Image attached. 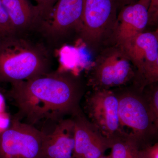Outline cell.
Masks as SVG:
<instances>
[{
  "instance_id": "16",
  "label": "cell",
  "mask_w": 158,
  "mask_h": 158,
  "mask_svg": "<svg viewBox=\"0 0 158 158\" xmlns=\"http://www.w3.org/2000/svg\"><path fill=\"white\" fill-rule=\"evenodd\" d=\"M15 30L2 0H0V34L1 36H8Z\"/></svg>"
},
{
  "instance_id": "8",
  "label": "cell",
  "mask_w": 158,
  "mask_h": 158,
  "mask_svg": "<svg viewBox=\"0 0 158 158\" xmlns=\"http://www.w3.org/2000/svg\"><path fill=\"white\" fill-rule=\"evenodd\" d=\"M118 106L117 94L112 89H92L85 95V116L105 137L110 139L123 133Z\"/></svg>"
},
{
  "instance_id": "13",
  "label": "cell",
  "mask_w": 158,
  "mask_h": 158,
  "mask_svg": "<svg viewBox=\"0 0 158 158\" xmlns=\"http://www.w3.org/2000/svg\"><path fill=\"white\" fill-rule=\"evenodd\" d=\"M111 140L110 158H141L139 154L140 145L127 133H121Z\"/></svg>"
},
{
  "instance_id": "10",
  "label": "cell",
  "mask_w": 158,
  "mask_h": 158,
  "mask_svg": "<svg viewBox=\"0 0 158 158\" xmlns=\"http://www.w3.org/2000/svg\"><path fill=\"white\" fill-rule=\"evenodd\" d=\"M150 0H139L123 6L117 15L110 40L121 45L144 32L148 23Z\"/></svg>"
},
{
  "instance_id": "2",
  "label": "cell",
  "mask_w": 158,
  "mask_h": 158,
  "mask_svg": "<svg viewBox=\"0 0 158 158\" xmlns=\"http://www.w3.org/2000/svg\"><path fill=\"white\" fill-rule=\"evenodd\" d=\"M136 70L119 46L111 45L99 54L88 70L87 85L93 90H110L134 83Z\"/></svg>"
},
{
  "instance_id": "7",
  "label": "cell",
  "mask_w": 158,
  "mask_h": 158,
  "mask_svg": "<svg viewBox=\"0 0 158 158\" xmlns=\"http://www.w3.org/2000/svg\"><path fill=\"white\" fill-rule=\"evenodd\" d=\"M136 70L134 86L140 90L158 82V32H144L119 45Z\"/></svg>"
},
{
  "instance_id": "14",
  "label": "cell",
  "mask_w": 158,
  "mask_h": 158,
  "mask_svg": "<svg viewBox=\"0 0 158 158\" xmlns=\"http://www.w3.org/2000/svg\"><path fill=\"white\" fill-rule=\"evenodd\" d=\"M2 2L15 29L29 24L32 11L27 0H2Z\"/></svg>"
},
{
  "instance_id": "12",
  "label": "cell",
  "mask_w": 158,
  "mask_h": 158,
  "mask_svg": "<svg viewBox=\"0 0 158 158\" xmlns=\"http://www.w3.org/2000/svg\"><path fill=\"white\" fill-rule=\"evenodd\" d=\"M84 0H58L49 29L52 33L62 34L76 28L80 30Z\"/></svg>"
},
{
  "instance_id": "1",
  "label": "cell",
  "mask_w": 158,
  "mask_h": 158,
  "mask_svg": "<svg viewBox=\"0 0 158 158\" xmlns=\"http://www.w3.org/2000/svg\"><path fill=\"white\" fill-rule=\"evenodd\" d=\"M77 76L69 72L46 73L12 83L9 96L18 112L14 117L47 133L67 115L81 110L83 88Z\"/></svg>"
},
{
  "instance_id": "4",
  "label": "cell",
  "mask_w": 158,
  "mask_h": 158,
  "mask_svg": "<svg viewBox=\"0 0 158 158\" xmlns=\"http://www.w3.org/2000/svg\"><path fill=\"white\" fill-rule=\"evenodd\" d=\"M116 92L118 113L122 131L130 130L128 135L142 147L156 134L158 128L153 123L141 91L135 86Z\"/></svg>"
},
{
  "instance_id": "21",
  "label": "cell",
  "mask_w": 158,
  "mask_h": 158,
  "mask_svg": "<svg viewBox=\"0 0 158 158\" xmlns=\"http://www.w3.org/2000/svg\"><path fill=\"white\" fill-rule=\"evenodd\" d=\"M6 109V102L4 96L0 93V113L5 112Z\"/></svg>"
},
{
  "instance_id": "15",
  "label": "cell",
  "mask_w": 158,
  "mask_h": 158,
  "mask_svg": "<svg viewBox=\"0 0 158 158\" xmlns=\"http://www.w3.org/2000/svg\"><path fill=\"white\" fill-rule=\"evenodd\" d=\"M153 123L158 127V82L144 87L141 91Z\"/></svg>"
},
{
  "instance_id": "22",
  "label": "cell",
  "mask_w": 158,
  "mask_h": 158,
  "mask_svg": "<svg viewBox=\"0 0 158 158\" xmlns=\"http://www.w3.org/2000/svg\"><path fill=\"white\" fill-rule=\"evenodd\" d=\"M99 158H111L110 156H104V155L103 156H102L101 157Z\"/></svg>"
},
{
  "instance_id": "3",
  "label": "cell",
  "mask_w": 158,
  "mask_h": 158,
  "mask_svg": "<svg viewBox=\"0 0 158 158\" xmlns=\"http://www.w3.org/2000/svg\"><path fill=\"white\" fill-rule=\"evenodd\" d=\"M47 73L39 51L22 40L0 42V81H27Z\"/></svg>"
},
{
  "instance_id": "9",
  "label": "cell",
  "mask_w": 158,
  "mask_h": 158,
  "mask_svg": "<svg viewBox=\"0 0 158 158\" xmlns=\"http://www.w3.org/2000/svg\"><path fill=\"white\" fill-rule=\"evenodd\" d=\"M74 122V158H99L110 149L111 140L105 137L83 113L72 116Z\"/></svg>"
},
{
  "instance_id": "23",
  "label": "cell",
  "mask_w": 158,
  "mask_h": 158,
  "mask_svg": "<svg viewBox=\"0 0 158 158\" xmlns=\"http://www.w3.org/2000/svg\"><path fill=\"white\" fill-rule=\"evenodd\" d=\"M1 34H0V36H1Z\"/></svg>"
},
{
  "instance_id": "20",
  "label": "cell",
  "mask_w": 158,
  "mask_h": 158,
  "mask_svg": "<svg viewBox=\"0 0 158 158\" xmlns=\"http://www.w3.org/2000/svg\"><path fill=\"white\" fill-rule=\"evenodd\" d=\"M114 1L117 4L118 7L121 6L122 8L123 6L135 2L134 0H114Z\"/></svg>"
},
{
  "instance_id": "6",
  "label": "cell",
  "mask_w": 158,
  "mask_h": 158,
  "mask_svg": "<svg viewBox=\"0 0 158 158\" xmlns=\"http://www.w3.org/2000/svg\"><path fill=\"white\" fill-rule=\"evenodd\" d=\"M46 134L13 116L10 127L0 134V158H46Z\"/></svg>"
},
{
  "instance_id": "11",
  "label": "cell",
  "mask_w": 158,
  "mask_h": 158,
  "mask_svg": "<svg viewBox=\"0 0 158 158\" xmlns=\"http://www.w3.org/2000/svg\"><path fill=\"white\" fill-rule=\"evenodd\" d=\"M46 134V158H74V122L72 117L57 123Z\"/></svg>"
},
{
  "instance_id": "19",
  "label": "cell",
  "mask_w": 158,
  "mask_h": 158,
  "mask_svg": "<svg viewBox=\"0 0 158 158\" xmlns=\"http://www.w3.org/2000/svg\"><path fill=\"white\" fill-rule=\"evenodd\" d=\"M11 121L10 116L6 111L0 113V134L10 127Z\"/></svg>"
},
{
  "instance_id": "5",
  "label": "cell",
  "mask_w": 158,
  "mask_h": 158,
  "mask_svg": "<svg viewBox=\"0 0 158 158\" xmlns=\"http://www.w3.org/2000/svg\"><path fill=\"white\" fill-rule=\"evenodd\" d=\"M114 0H84L80 31L89 48L95 50L110 40L117 18Z\"/></svg>"
},
{
  "instance_id": "17",
  "label": "cell",
  "mask_w": 158,
  "mask_h": 158,
  "mask_svg": "<svg viewBox=\"0 0 158 158\" xmlns=\"http://www.w3.org/2000/svg\"><path fill=\"white\" fill-rule=\"evenodd\" d=\"M141 158H158V143L153 144H147L139 150Z\"/></svg>"
},
{
  "instance_id": "18",
  "label": "cell",
  "mask_w": 158,
  "mask_h": 158,
  "mask_svg": "<svg viewBox=\"0 0 158 158\" xmlns=\"http://www.w3.org/2000/svg\"><path fill=\"white\" fill-rule=\"evenodd\" d=\"M158 19V0H150L148 25L156 24Z\"/></svg>"
}]
</instances>
